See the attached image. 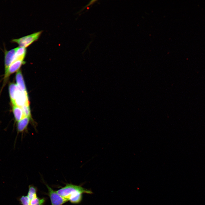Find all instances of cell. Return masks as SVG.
<instances>
[{"label":"cell","instance_id":"cell-16","mask_svg":"<svg viewBox=\"0 0 205 205\" xmlns=\"http://www.w3.org/2000/svg\"><path fill=\"white\" fill-rule=\"evenodd\" d=\"M97 0H91L90 1V2L89 3L87 4L81 10H83L86 7H87V6H90L92 4H94L95 3V2L97 1Z\"/></svg>","mask_w":205,"mask_h":205},{"label":"cell","instance_id":"cell-15","mask_svg":"<svg viewBox=\"0 0 205 205\" xmlns=\"http://www.w3.org/2000/svg\"><path fill=\"white\" fill-rule=\"evenodd\" d=\"M20 204L22 205H30V200L27 196H22L19 199Z\"/></svg>","mask_w":205,"mask_h":205},{"label":"cell","instance_id":"cell-14","mask_svg":"<svg viewBox=\"0 0 205 205\" xmlns=\"http://www.w3.org/2000/svg\"><path fill=\"white\" fill-rule=\"evenodd\" d=\"M25 116L32 118L29 105H25L21 107Z\"/></svg>","mask_w":205,"mask_h":205},{"label":"cell","instance_id":"cell-5","mask_svg":"<svg viewBox=\"0 0 205 205\" xmlns=\"http://www.w3.org/2000/svg\"><path fill=\"white\" fill-rule=\"evenodd\" d=\"M16 51V48L7 51L5 50V73L7 71L9 67L14 61Z\"/></svg>","mask_w":205,"mask_h":205},{"label":"cell","instance_id":"cell-1","mask_svg":"<svg viewBox=\"0 0 205 205\" xmlns=\"http://www.w3.org/2000/svg\"><path fill=\"white\" fill-rule=\"evenodd\" d=\"M60 195L73 204L79 203L82 199L83 193L91 194L90 190L80 185L67 184L64 187L56 191Z\"/></svg>","mask_w":205,"mask_h":205},{"label":"cell","instance_id":"cell-11","mask_svg":"<svg viewBox=\"0 0 205 205\" xmlns=\"http://www.w3.org/2000/svg\"><path fill=\"white\" fill-rule=\"evenodd\" d=\"M16 79L17 86L19 89L22 91H26V87L22 74L20 71L16 74Z\"/></svg>","mask_w":205,"mask_h":205},{"label":"cell","instance_id":"cell-4","mask_svg":"<svg viewBox=\"0 0 205 205\" xmlns=\"http://www.w3.org/2000/svg\"><path fill=\"white\" fill-rule=\"evenodd\" d=\"M29 102L26 91H22L19 89L12 105H15L20 107L25 105H29Z\"/></svg>","mask_w":205,"mask_h":205},{"label":"cell","instance_id":"cell-12","mask_svg":"<svg viewBox=\"0 0 205 205\" xmlns=\"http://www.w3.org/2000/svg\"><path fill=\"white\" fill-rule=\"evenodd\" d=\"M27 196L30 201L33 199L37 197L36 190L34 187L31 185L29 186Z\"/></svg>","mask_w":205,"mask_h":205},{"label":"cell","instance_id":"cell-13","mask_svg":"<svg viewBox=\"0 0 205 205\" xmlns=\"http://www.w3.org/2000/svg\"><path fill=\"white\" fill-rule=\"evenodd\" d=\"M44 198H39L37 197L30 201V205H43L45 202Z\"/></svg>","mask_w":205,"mask_h":205},{"label":"cell","instance_id":"cell-9","mask_svg":"<svg viewBox=\"0 0 205 205\" xmlns=\"http://www.w3.org/2000/svg\"><path fill=\"white\" fill-rule=\"evenodd\" d=\"M15 48V53L13 62L17 60H23L25 57L26 53V48L19 46Z\"/></svg>","mask_w":205,"mask_h":205},{"label":"cell","instance_id":"cell-3","mask_svg":"<svg viewBox=\"0 0 205 205\" xmlns=\"http://www.w3.org/2000/svg\"><path fill=\"white\" fill-rule=\"evenodd\" d=\"M46 186L48 191V195L50 198L51 205H62L67 202V200L62 197L53 190L48 185Z\"/></svg>","mask_w":205,"mask_h":205},{"label":"cell","instance_id":"cell-10","mask_svg":"<svg viewBox=\"0 0 205 205\" xmlns=\"http://www.w3.org/2000/svg\"><path fill=\"white\" fill-rule=\"evenodd\" d=\"M9 89L10 97L12 104L14 101L19 89L17 85L14 83L10 84Z\"/></svg>","mask_w":205,"mask_h":205},{"label":"cell","instance_id":"cell-7","mask_svg":"<svg viewBox=\"0 0 205 205\" xmlns=\"http://www.w3.org/2000/svg\"><path fill=\"white\" fill-rule=\"evenodd\" d=\"M30 120L33 122L29 117H25L17 122V132H22L27 130Z\"/></svg>","mask_w":205,"mask_h":205},{"label":"cell","instance_id":"cell-6","mask_svg":"<svg viewBox=\"0 0 205 205\" xmlns=\"http://www.w3.org/2000/svg\"><path fill=\"white\" fill-rule=\"evenodd\" d=\"M24 63L23 60H17L13 62L5 73V80L7 79L10 75L18 70Z\"/></svg>","mask_w":205,"mask_h":205},{"label":"cell","instance_id":"cell-8","mask_svg":"<svg viewBox=\"0 0 205 205\" xmlns=\"http://www.w3.org/2000/svg\"><path fill=\"white\" fill-rule=\"evenodd\" d=\"M13 111L15 121L18 122L26 117L21 108L16 105H13Z\"/></svg>","mask_w":205,"mask_h":205},{"label":"cell","instance_id":"cell-2","mask_svg":"<svg viewBox=\"0 0 205 205\" xmlns=\"http://www.w3.org/2000/svg\"><path fill=\"white\" fill-rule=\"evenodd\" d=\"M42 32L41 31H39L19 38L13 39L11 42L17 43L20 47L26 48L37 40Z\"/></svg>","mask_w":205,"mask_h":205}]
</instances>
